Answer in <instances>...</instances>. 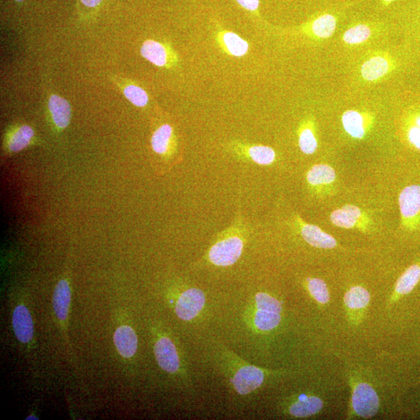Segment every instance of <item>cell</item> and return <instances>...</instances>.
<instances>
[{"label": "cell", "instance_id": "d6986e66", "mask_svg": "<svg viewBox=\"0 0 420 420\" xmlns=\"http://www.w3.org/2000/svg\"><path fill=\"white\" fill-rule=\"evenodd\" d=\"M174 141L173 126L164 124L153 133L151 138V147L154 152L160 155H165L170 150Z\"/></svg>", "mask_w": 420, "mask_h": 420}, {"label": "cell", "instance_id": "8992f818", "mask_svg": "<svg viewBox=\"0 0 420 420\" xmlns=\"http://www.w3.org/2000/svg\"><path fill=\"white\" fill-rule=\"evenodd\" d=\"M352 405L359 416L370 418L378 414L380 401L370 384L359 383L354 390Z\"/></svg>", "mask_w": 420, "mask_h": 420}, {"label": "cell", "instance_id": "7a4b0ae2", "mask_svg": "<svg viewBox=\"0 0 420 420\" xmlns=\"http://www.w3.org/2000/svg\"><path fill=\"white\" fill-rule=\"evenodd\" d=\"M282 304L275 297L265 293L255 296L252 323L254 328L260 332L275 329L282 319Z\"/></svg>", "mask_w": 420, "mask_h": 420}, {"label": "cell", "instance_id": "ba28073f", "mask_svg": "<svg viewBox=\"0 0 420 420\" xmlns=\"http://www.w3.org/2000/svg\"><path fill=\"white\" fill-rule=\"evenodd\" d=\"M399 208L402 219L409 226H414L420 214V186L414 185L404 188L399 195Z\"/></svg>", "mask_w": 420, "mask_h": 420}, {"label": "cell", "instance_id": "4316f807", "mask_svg": "<svg viewBox=\"0 0 420 420\" xmlns=\"http://www.w3.org/2000/svg\"><path fill=\"white\" fill-rule=\"evenodd\" d=\"M307 289L316 302L325 304L329 302V292L325 282L318 278L307 280Z\"/></svg>", "mask_w": 420, "mask_h": 420}, {"label": "cell", "instance_id": "f1b7e54d", "mask_svg": "<svg viewBox=\"0 0 420 420\" xmlns=\"http://www.w3.org/2000/svg\"><path fill=\"white\" fill-rule=\"evenodd\" d=\"M124 94L126 98L137 107H145L149 103L148 93L135 85L127 86L124 89Z\"/></svg>", "mask_w": 420, "mask_h": 420}, {"label": "cell", "instance_id": "9a60e30c", "mask_svg": "<svg viewBox=\"0 0 420 420\" xmlns=\"http://www.w3.org/2000/svg\"><path fill=\"white\" fill-rule=\"evenodd\" d=\"M391 62L387 58L377 56L368 59L362 66V75L367 81H375L382 78L391 70Z\"/></svg>", "mask_w": 420, "mask_h": 420}, {"label": "cell", "instance_id": "8fae6325", "mask_svg": "<svg viewBox=\"0 0 420 420\" xmlns=\"http://www.w3.org/2000/svg\"><path fill=\"white\" fill-rule=\"evenodd\" d=\"M140 53L149 62L159 67L168 66L170 60L175 61L173 54L169 53L165 45L156 41H145L141 47Z\"/></svg>", "mask_w": 420, "mask_h": 420}, {"label": "cell", "instance_id": "44dd1931", "mask_svg": "<svg viewBox=\"0 0 420 420\" xmlns=\"http://www.w3.org/2000/svg\"><path fill=\"white\" fill-rule=\"evenodd\" d=\"M342 126L346 132L356 139H362L365 135L364 118L357 111L349 110L342 115Z\"/></svg>", "mask_w": 420, "mask_h": 420}, {"label": "cell", "instance_id": "2e32d148", "mask_svg": "<svg viewBox=\"0 0 420 420\" xmlns=\"http://www.w3.org/2000/svg\"><path fill=\"white\" fill-rule=\"evenodd\" d=\"M71 302V290L68 282L60 280L56 287L53 296V307L57 318L65 321L67 319L68 308Z\"/></svg>", "mask_w": 420, "mask_h": 420}, {"label": "cell", "instance_id": "6da1fadb", "mask_svg": "<svg viewBox=\"0 0 420 420\" xmlns=\"http://www.w3.org/2000/svg\"><path fill=\"white\" fill-rule=\"evenodd\" d=\"M222 364L224 372L231 387L240 396H248L260 389L269 372L248 364L230 352L224 354Z\"/></svg>", "mask_w": 420, "mask_h": 420}, {"label": "cell", "instance_id": "5b68a950", "mask_svg": "<svg viewBox=\"0 0 420 420\" xmlns=\"http://www.w3.org/2000/svg\"><path fill=\"white\" fill-rule=\"evenodd\" d=\"M154 354L161 369L170 374L183 372L181 357L175 342L168 337H159L154 344Z\"/></svg>", "mask_w": 420, "mask_h": 420}, {"label": "cell", "instance_id": "484cf974", "mask_svg": "<svg viewBox=\"0 0 420 420\" xmlns=\"http://www.w3.org/2000/svg\"><path fill=\"white\" fill-rule=\"evenodd\" d=\"M372 30L366 24H357L348 29L344 36V41L349 45H358L369 39Z\"/></svg>", "mask_w": 420, "mask_h": 420}, {"label": "cell", "instance_id": "3957f363", "mask_svg": "<svg viewBox=\"0 0 420 420\" xmlns=\"http://www.w3.org/2000/svg\"><path fill=\"white\" fill-rule=\"evenodd\" d=\"M243 250V238L237 234L230 233L222 236L211 246L208 258L216 267H227L241 258Z\"/></svg>", "mask_w": 420, "mask_h": 420}, {"label": "cell", "instance_id": "7402d4cb", "mask_svg": "<svg viewBox=\"0 0 420 420\" xmlns=\"http://www.w3.org/2000/svg\"><path fill=\"white\" fill-rule=\"evenodd\" d=\"M307 179L312 185H329L335 181L336 171L327 165H315L308 171Z\"/></svg>", "mask_w": 420, "mask_h": 420}, {"label": "cell", "instance_id": "9c48e42d", "mask_svg": "<svg viewBox=\"0 0 420 420\" xmlns=\"http://www.w3.org/2000/svg\"><path fill=\"white\" fill-rule=\"evenodd\" d=\"M12 323L17 339L23 344H29L34 337V324L28 308L24 305L16 307Z\"/></svg>", "mask_w": 420, "mask_h": 420}, {"label": "cell", "instance_id": "5bb4252c", "mask_svg": "<svg viewBox=\"0 0 420 420\" xmlns=\"http://www.w3.org/2000/svg\"><path fill=\"white\" fill-rule=\"evenodd\" d=\"M302 235L307 243L315 247L332 250L337 245L335 238L312 225H303Z\"/></svg>", "mask_w": 420, "mask_h": 420}, {"label": "cell", "instance_id": "ffe728a7", "mask_svg": "<svg viewBox=\"0 0 420 420\" xmlns=\"http://www.w3.org/2000/svg\"><path fill=\"white\" fill-rule=\"evenodd\" d=\"M362 211L355 205H347L345 207L334 211L331 214L330 220L334 225L342 228H353L359 217Z\"/></svg>", "mask_w": 420, "mask_h": 420}, {"label": "cell", "instance_id": "cb8c5ba5", "mask_svg": "<svg viewBox=\"0 0 420 420\" xmlns=\"http://www.w3.org/2000/svg\"><path fill=\"white\" fill-rule=\"evenodd\" d=\"M369 292L362 287L350 288L344 297V302L350 309H361L370 302Z\"/></svg>", "mask_w": 420, "mask_h": 420}, {"label": "cell", "instance_id": "d4e9b609", "mask_svg": "<svg viewBox=\"0 0 420 420\" xmlns=\"http://www.w3.org/2000/svg\"><path fill=\"white\" fill-rule=\"evenodd\" d=\"M34 136L30 126H23L19 128L9 140V148L12 152H19L27 148Z\"/></svg>", "mask_w": 420, "mask_h": 420}, {"label": "cell", "instance_id": "52a82bcc", "mask_svg": "<svg viewBox=\"0 0 420 420\" xmlns=\"http://www.w3.org/2000/svg\"><path fill=\"white\" fill-rule=\"evenodd\" d=\"M217 45L222 53L233 57H242L250 51L248 42L235 32L217 28L214 32Z\"/></svg>", "mask_w": 420, "mask_h": 420}, {"label": "cell", "instance_id": "83f0119b", "mask_svg": "<svg viewBox=\"0 0 420 420\" xmlns=\"http://www.w3.org/2000/svg\"><path fill=\"white\" fill-rule=\"evenodd\" d=\"M299 148L301 150L310 155L318 148V141L310 127H304L299 134Z\"/></svg>", "mask_w": 420, "mask_h": 420}, {"label": "cell", "instance_id": "e0dca14e", "mask_svg": "<svg viewBox=\"0 0 420 420\" xmlns=\"http://www.w3.org/2000/svg\"><path fill=\"white\" fill-rule=\"evenodd\" d=\"M48 108L54 123L58 128H65L70 124L71 108L66 100L53 96L49 99Z\"/></svg>", "mask_w": 420, "mask_h": 420}, {"label": "cell", "instance_id": "7c38bea8", "mask_svg": "<svg viewBox=\"0 0 420 420\" xmlns=\"http://www.w3.org/2000/svg\"><path fill=\"white\" fill-rule=\"evenodd\" d=\"M322 408L323 401L319 397L302 395L291 402L288 413L294 417L306 418L319 413Z\"/></svg>", "mask_w": 420, "mask_h": 420}, {"label": "cell", "instance_id": "30bf717a", "mask_svg": "<svg viewBox=\"0 0 420 420\" xmlns=\"http://www.w3.org/2000/svg\"><path fill=\"white\" fill-rule=\"evenodd\" d=\"M232 148L238 153L244 154L257 165H269L276 159L275 151L267 145L234 143Z\"/></svg>", "mask_w": 420, "mask_h": 420}, {"label": "cell", "instance_id": "ac0fdd59", "mask_svg": "<svg viewBox=\"0 0 420 420\" xmlns=\"http://www.w3.org/2000/svg\"><path fill=\"white\" fill-rule=\"evenodd\" d=\"M337 19L335 15L324 13L317 16L309 24L311 32L319 39H328L335 32Z\"/></svg>", "mask_w": 420, "mask_h": 420}, {"label": "cell", "instance_id": "603a6c76", "mask_svg": "<svg viewBox=\"0 0 420 420\" xmlns=\"http://www.w3.org/2000/svg\"><path fill=\"white\" fill-rule=\"evenodd\" d=\"M420 280V267L414 265L399 279L396 291L399 294H407L414 290Z\"/></svg>", "mask_w": 420, "mask_h": 420}, {"label": "cell", "instance_id": "d6a6232c", "mask_svg": "<svg viewBox=\"0 0 420 420\" xmlns=\"http://www.w3.org/2000/svg\"><path fill=\"white\" fill-rule=\"evenodd\" d=\"M16 2H22L24 0H16Z\"/></svg>", "mask_w": 420, "mask_h": 420}, {"label": "cell", "instance_id": "277c9868", "mask_svg": "<svg viewBox=\"0 0 420 420\" xmlns=\"http://www.w3.org/2000/svg\"><path fill=\"white\" fill-rule=\"evenodd\" d=\"M175 312L180 319L192 321L203 311L207 297L203 291L196 287H185L176 296Z\"/></svg>", "mask_w": 420, "mask_h": 420}, {"label": "cell", "instance_id": "4dcf8cb0", "mask_svg": "<svg viewBox=\"0 0 420 420\" xmlns=\"http://www.w3.org/2000/svg\"><path fill=\"white\" fill-rule=\"evenodd\" d=\"M407 137L409 143L420 150V128L413 124L409 128Z\"/></svg>", "mask_w": 420, "mask_h": 420}, {"label": "cell", "instance_id": "f546056e", "mask_svg": "<svg viewBox=\"0 0 420 420\" xmlns=\"http://www.w3.org/2000/svg\"><path fill=\"white\" fill-rule=\"evenodd\" d=\"M237 4L244 10L251 14L254 19H260V0H235Z\"/></svg>", "mask_w": 420, "mask_h": 420}, {"label": "cell", "instance_id": "1f68e13d", "mask_svg": "<svg viewBox=\"0 0 420 420\" xmlns=\"http://www.w3.org/2000/svg\"><path fill=\"white\" fill-rule=\"evenodd\" d=\"M102 0H81V2L88 7H96L101 4Z\"/></svg>", "mask_w": 420, "mask_h": 420}, {"label": "cell", "instance_id": "4fadbf2b", "mask_svg": "<svg viewBox=\"0 0 420 420\" xmlns=\"http://www.w3.org/2000/svg\"><path fill=\"white\" fill-rule=\"evenodd\" d=\"M114 342L120 355L133 357L138 348V339L135 331L128 325L119 327L115 332Z\"/></svg>", "mask_w": 420, "mask_h": 420}]
</instances>
